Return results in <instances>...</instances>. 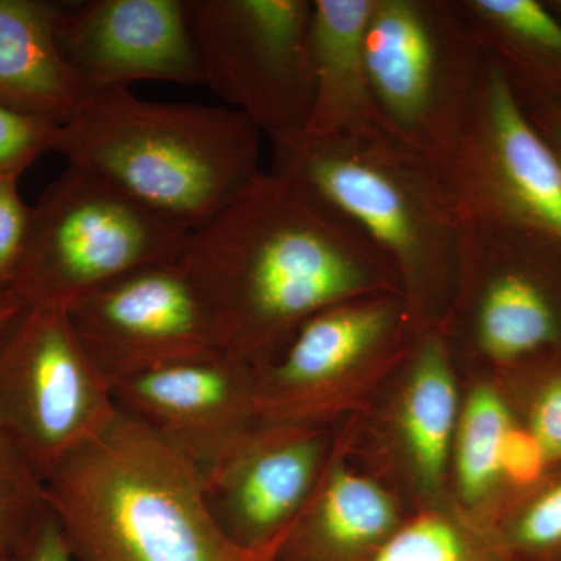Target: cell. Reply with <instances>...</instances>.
<instances>
[{"mask_svg": "<svg viewBox=\"0 0 561 561\" xmlns=\"http://www.w3.org/2000/svg\"><path fill=\"white\" fill-rule=\"evenodd\" d=\"M180 262L221 350L256 368L316 313L362 295L402 294L393 264L350 220L273 172L192 231Z\"/></svg>", "mask_w": 561, "mask_h": 561, "instance_id": "cell-1", "label": "cell"}, {"mask_svg": "<svg viewBox=\"0 0 561 561\" xmlns=\"http://www.w3.org/2000/svg\"><path fill=\"white\" fill-rule=\"evenodd\" d=\"M73 561H262L214 519L202 472L117 412L44 479Z\"/></svg>", "mask_w": 561, "mask_h": 561, "instance_id": "cell-2", "label": "cell"}, {"mask_svg": "<svg viewBox=\"0 0 561 561\" xmlns=\"http://www.w3.org/2000/svg\"><path fill=\"white\" fill-rule=\"evenodd\" d=\"M261 136L228 106L144 101L119 88L84 98L54 151L192 232L264 173Z\"/></svg>", "mask_w": 561, "mask_h": 561, "instance_id": "cell-3", "label": "cell"}, {"mask_svg": "<svg viewBox=\"0 0 561 561\" xmlns=\"http://www.w3.org/2000/svg\"><path fill=\"white\" fill-rule=\"evenodd\" d=\"M273 146V173L350 220L393 264L420 330L453 294L460 217L434 165L391 131L298 135Z\"/></svg>", "mask_w": 561, "mask_h": 561, "instance_id": "cell-4", "label": "cell"}, {"mask_svg": "<svg viewBox=\"0 0 561 561\" xmlns=\"http://www.w3.org/2000/svg\"><path fill=\"white\" fill-rule=\"evenodd\" d=\"M33 208L14 294L27 305L79 300L128 273L179 261L191 231L68 162Z\"/></svg>", "mask_w": 561, "mask_h": 561, "instance_id": "cell-5", "label": "cell"}, {"mask_svg": "<svg viewBox=\"0 0 561 561\" xmlns=\"http://www.w3.org/2000/svg\"><path fill=\"white\" fill-rule=\"evenodd\" d=\"M426 157L459 217L504 221L561 241L559 161L490 51L451 130Z\"/></svg>", "mask_w": 561, "mask_h": 561, "instance_id": "cell-6", "label": "cell"}, {"mask_svg": "<svg viewBox=\"0 0 561 561\" xmlns=\"http://www.w3.org/2000/svg\"><path fill=\"white\" fill-rule=\"evenodd\" d=\"M203 84L272 144L311 117L313 0H184Z\"/></svg>", "mask_w": 561, "mask_h": 561, "instance_id": "cell-7", "label": "cell"}, {"mask_svg": "<svg viewBox=\"0 0 561 561\" xmlns=\"http://www.w3.org/2000/svg\"><path fill=\"white\" fill-rule=\"evenodd\" d=\"M117 412L66 305L25 306L0 341V427L39 478L101 434Z\"/></svg>", "mask_w": 561, "mask_h": 561, "instance_id": "cell-8", "label": "cell"}, {"mask_svg": "<svg viewBox=\"0 0 561 561\" xmlns=\"http://www.w3.org/2000/svg\"><path fill=\"white\" fill-rule=\"evenodd\" d=\"M485 49L457 0H373L365 61L389 130L427 154L470 94Z\"/></svg>", "mask_w": 561, "mask_h": 561, "instance_id": "cell-9", "label": "cell"}, {"mask_svg": "<svg viewBox=\"0 0 561 561\" xmlns=\"http://www.w3.org/2000/svg\"><path fill=\"white\" fill-rule=\"evenodd\" d=\"M457 330L494 364L561 348V241L529 228L460 217Z\"/></svg>", "mask_w": 561, "mask_h": 561, "instance_id": "cell-10", "label": "cell"}, {"mask_svg": "<svg viewBox=\"0 0 561 561\" xmlns=\"http://www.w3.org/2000/svg\"><path fill=\"white\" fill-rule=\"evenodd\" d=\"M66 308L111 389L146 373L225 353L208 306L180 260L128 273Z\"/></svg>", "mask_w": 561, "mask_h": 561, "instance_id": "cell-11", "label": "cell"}, {"mask_svg": "<svg viewBox=\"0 0 561 561\" xmlns=\"http://www.w3.org/2000/svg\"><path fill=\"white\" fill-rule=\"evenodd\" d=\"M420 331L404 295L390 291L316 313L278 357L256 368L261 423L313 426L332 411L339 382L404 356Z\"/></svg>", "mask_w": 561, "mask_h": 561, "instance_id": "cell-12", "label": "cell"}, {"mask_svg": "<svg viewBox=\"0 0 561 561\" xmlns=\"http://www.w3.org/2000/svg\"><path fill=\"white\" fill-rule=\"evenodd\" d=\"M55 39L84 98L138 81L203 84L184 0L58 2Z\"/></svg>", "mask_w": 561, "mask_h": 561, "instance_id": "cell-13", "label": "cell"}, {"mask_svg": "<svg viewBox=\"0 0 561 561\" xmlns=\"http://www.w3.org/2000/svg\"><path fill=\"white\" fill-rule=\"evenodd\" d=\"M113 397L202 476L261 423L256 367L228 353L127 379Z\"/></svg>", "mask_w": 561, "mask_h": 561, "instance_id": "cell-14", "label": "cell"}, {"mask_svg": "<svg viewBox=\"0 0 561 561\" xmlns=\"http://www.w3.org/2000/svg\"><path fill=\"white\" fill-rule=\"evenodd\" d=\"M320 459L312 426L257 424L203 476L214 519L241 548H271L311 497Z\"/></svg>", "mask_w": 561, "mask_h": 561, "instance_id": "cell-15", "label": "cell"}, {"mask_svg": "<svg viewBox=\"0 0 561 561\" xmlns=\"http://www.w3.org/2000/svg\"><path fill=\"white\" fill-rule=\"evenodd\" d=\"M373 0H313V99L302 135L317 138L390 131L373 95L365 28Z\"/></svg>", "mask_w": 561, "mask_h": 561, "instance_id": "cell-16", "label": "cell"}, {"mask_svg": "<svg viewBox=\"0 0 561 561\" xmlns=\"http://www.w3.org/2000/svg\"><path fill=\"white\" fill-rule=\"evenodd\" d=\"M57 3L0 0V102L65 124L84 94L58 50Z\"/></svg>", "mask_w": 561, "mask_h": 561, "instance_id": "cell-17", "label": "cell"}, {"mask_svg": "<svg viewBox=\"0 0 561 561\" xmlns=\"http://www.w3.org/2000/svg\"><path fill=\"white\" fill-rule=\"evenodd\" d=\"M401 401V431L423 489L437 491L445 478L456 432L457 389L453 351L440 328L420 332Z\"/></svg>", "mask_w": 561, "mask_h": 561, "instance_id": "cell-18", "label": "cell"}, {"mask_svg": "<svg viewBox=\"0 0 561 561\" xmlns=\"http://www.w3.org/2000/svg\"><path fill=\"white\" fill-rule=\"evenodd\" d=\"M483 49L505 70L561 88V21L538 0H457Z\"/></svg>", "mask_w": 561, "mask_h": 561, "instance_id": "cell-19", "label": "cell"}, {"mask_svg": "<svg viewBox=\"0 0 561 561\" xmlns=\"http://www.w3.org/2000/svg\"><path fill=\"white\" fill-rule=\"evenodd\" d=\"M273 552L262 561H273ZM373 561H519L501 531L449 508L421 512L394 531Z\"/></svg>", "mask_w": 561, "mask_h": 561, "instance_id": "cell-20", "label": "cell"}, {"mask_svg": "<svg viewBox=\"0 0 561 561\" xmlns=\"http://www.w3.org/2000/svg\"><path fill=\"white\" fill-rule=\"evenodd\" d=\"M513 426L512 413L500 391L478 387L461 415L456 438V472L461 496L483 500L501 478V446Z\"/></svg>", "mask_w": 561, "mask_h": 561, "instance_id": "cell-21", "label": "cell"}, {"mask_svg": "<svg viewBox=\"0 0 561 561\" xmlns=\"http://www.w3.org/2000/svg\"><path fill=\"white\" fill-rule=\"evenodd\" d=\"M47 513L43 479L0 427V556L16 551Z\"/></svg>", "mask_w": 561, "mask_h": 561, "instance_id": "cell-22", "label": "cell"}, {"mask_svg": "<svg viewBox=\"0 0 561 561\" xmlns=\"http://www.w3.org/2000/svg\"><path fill=\"white\" fill-rule=\"evenodd\" d=\"M500 531L519 561H561V479L538 493Z\"/></svg>", "mask_w": 561, "mask_h": 561, "instance_id": "cell-23", "label": "cell"}, {"mask_svg": "<svg viewBox=\"0 0 561 561\" xmlns=\"http://www.w3.org/2000/svg\"><path fill=\"white\" fill-rule=\"evenodd\" d=\"M60 125L0 102V179L20 180L33 162L54 151Z\"/></svg>", "mask_w": 561, "mask_h": 561, "instance_id": "cell-24", "label": "cell"}, {"mask_svg": "<svg viewBox=\"0 0 561 561\" xmlns=\"http://www.w3.org/2000/svg\"><path fill=\"white\" fill-rule=\"evenodd\" d=\"M18 179H0V291H14L32 228V206L25 205Z\"/></svg>", "mask_w": 561, "mask_h": 561, "instance_id": "cell-25", "label": "cell"}, {"mask_svg": "<svg viewBox=\"0 0 561 561\" xmlns=\"http://www.w3.org/2000/svg\"><path fill=\"white\" fill-rule=\"evenodd\" d=\"M504 68V66H502ZM505 70V69H504ZM513 91L535 130L540 133L561 168V88L537 83L508 72Z\"/></svg>", "mask_w": 561, "mask_h": 561, "instance_id": "cell-26", "label": "cell"}, {"mask_svg": "<svg viewBox=\"0 0 561 561\" xmlns=\"http://www.w3.org/2000/svg\"><path fill=\"white\" fill-rule=\"evenodd\" d=\"M535 394L529 411V430L540 442L549 463L561 461V362Z\"/></svg>", "mask_w": 561, "mask_h": 561, "instance_id": "cell-27", "label": "cell"}, {"mask_svg": "<svg viewBox=\"0 0 561 561\" xmlns=\"http://www.w3.org/2000/svg\"><path fill=\"white\" fill-rule=\"evenodd\" d=\"M501 472L515 485L527 486L540 481L549 465L545 449L529 430L513 426L501 446Z\"/></svg>", "mask_w": 561, "mask_h": 561, "instance_id": "cell-28", "label": "cell"}, {"mask_svg": "<svg viewBox=\"0 0 561 561\" xmlns=\"http://www.w3.org/2000/svg\"><path fill=\"white\" fill-rule=\"evenodd\" d=\"M10 561H73L54 513H47L33 527L20 548L11 553Z\"/></svg>", "mask_w": 561, "mask_h": 561, "instance_id": "cell-29", "label": "cell"}, {"mask_svg": "<svg viewBox=\"0 0 561 561\" xmlns=\"http://www.w3.org/2000/svg\"><path fill=\"white\" fill-rule=\"evenodd\" d=\"M25 306L27 302L18 297L14 291H0V341Z\"/></svg>", "mask_w": 561, "mask_h": 561, "instance_id": "cell-30", "label": "cell"}, {"mask_svg": "<svg viewBox=\"0 0 561 561\" xmlns=\"http://www.w3.org/2000/svg\"><path fill=\"white\" fill-rule=\"evenodd\" d=\"M542 3L548 7V10L551 11L557 20L561 21V0H546V2Z\"/></svg>", "mask_w": 561, "mask_h": 561, "instance_id": "cell-31", "label": "cell"}, {"mask_svg": "<svg viewBox=\"0 0 561 561\" xmlns=\"http://www.w3.org/2000/svg\"><path fill=\"white\" fill-rule=\"evenodd\" d=\"M0 561H10V557L0 556Z\"/></svg>", "mask_w": 561, "mask_h": 561, "instance_id": "cell-32", "label": "cell"}]
</instances>
